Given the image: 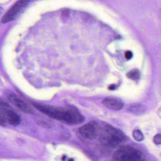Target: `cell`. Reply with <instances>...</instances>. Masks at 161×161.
Masks as SVG:
<instances>
[{
    "mask_svg": "<svg viewBox=\"0 0 161 161\" xmlns=\"http://www.w3.org/2000/svg\"><path fill=\"white\" fill-rule=\"evenodd\" d=\"M33 105L38 110L51 118L67 124H80L84 121V117L74 108H58L37 103H33Z\"/></svg>",
    "mask_w": 161,
    "mask_h": 161,
    "instance_id": "obj_1",
    "label": "cell"
},
{
    "mask_svg": "<svg viewBox=\"0 0 161 161\" xmlns=\"http://www.w3.org/2000/svg\"><path fill=\"white\" fill-rule=\"evenodd\" d=\"M100 138L104 144L111 147H116L127 140V138L123 133L109 126H105L100 134Z\"/></svg>",
    "mask_w": 161,
    "mask_h": 161,
    "instance_id": "obj_2",
    "label": "cell"
},
{
    "mask_svg": "<svg viewBox=\"0 0 161 161\" xmlns=\"http://www.w3.org/2000/svg\"><path fill=\"white\" fill-rule=\"evenodd\" d=\"M141 152L130 146L120 148L115 153L114 161H144Z\"/></svg>",
    "mask_w": 161,
    "mask_h": 161,
    "instance_id": "obj_3",
    "label": "cell"
},
{
    "mask_svg": "<svg viewBox=\"0 0 161 161\" xmlns=\"http://www.w3.org/2000/svg\"><path fill=\"white\" fill-rule=\"evenodd\" d=\"M29 2V1H20L18 2L3 16L2 22L3 23H5L15 19L16 16L19 14L24 8L28 5Z\"/></svg>",
    "mask_w": 161,
    "mask_h": 161,
    "instance_id": "obj_4",
    "label": "cell"
},
{
    "mask_svg": "<svg viewBox=\"0 0 161 161\" xmlns=\"http://www.w3.org/2000/svg\"><path fill=\"white\" fill-rule=\"evenodd\" d=\"M1 114L6 122L10 125L16 126L19 125L21 118L17 113L10 109V108H5L0 111Z\"/></svg>",
    "mask_w": 161,
    "mask_h": 161,
    "instance_id": "obj_5",
    "label": "cell"
},
{
    "mask_svg": "<svg viewBox=\"0 0 161 161\" xmlns=\"http://www.w3.org/2000/svg\"><path fill=\"white\" fill-rule=\"evenodd\" d=\"M9 99L14 105L19 109L21 111H23L26 114H32L34 111L31 107L27 103L19 98L14 94H11L9 96Z\"/></svg>",
    "mask_w": 161,
    "mask_h": 161,
    "instance_id": "obj_6",
    "label": "cell"
},
{
    "mask_svg": "<svg viewBox=\"0 0 161 161\" xmlns=\"http://www.w3.org/2000/svg\"><path fill=\"white\" fill-rule=\"evenodd\" d=\"M79 132L83 137L87 139H94L97 137V128L91 123L82 126L79 129Z\"/></svg>",
    "mask_w": 161,
    "mask_h": 161,
    "instance_id": "obj_7",
    "label": "cell"
},
{
    "mask_svg": "<svg viewBox=\"0 0 161 161\" xmlns=\"http://www.w3.org/2000/svg\"><path fill=\"white\" fill-rule=\"evenodd\" d=\"M103 104L106 107L113 110H120L123 106V102L118 99L114 98L104 99L103 101Z\"/></svg>",
    "mask_w": 161,
    "mask_h": 161,
    "instance_id": "obj_8",
    "label": "cell"
},
{
    "mask_svg": "<svg viewBox=\"0 0 161 161\" xmlns=\"http://www.w3.org/2000/svg\"><path fill=\"white\" fill-rule=\"evenodd\" d=\"M128 111L133 114L139 115L144 111V108L142 105L137 104L129 107Z\"/></svg>",
    "mask_w": 161,
    "mask_h": 161,
    "instance_id": "obj_9",
    "label": "cell"
},
{
    "mask_svg": "<svg viewBox=\"0 0 161 161\" xmlns=\"http://www.w3.org/2000/svg\"><path fill=\"white\" fill-rule=\"evenodd\" d=\"M127 76L129 79H132L134 80H138L140 79V73L139 70L135 69L129 71L127 74Z\"/></svg>",
    "mask_w": 161,
    "mask_h": 161,
    "instance_id": "obj_10",
    "label": "cell"
},
{
    "mask_svg": "<svg viewBox=\"0 0 161 161\" xmlns=\"http://www.w3.org/2000/svg\"><path fill=\"white\" fill-rule=\"evenodd\" d=\"M132 134L133 137L136 141L140 142L144 139V136L140 130H138V129L134 130Z\"/></svg>",
    "mask_w": 161,
    "mask_h": 161,
    "instance_id": "obj_11",
    "label": "cell"
},
{
    "mask_svg": "<svg viewBox=\"0 0 161 161\" xmlns=\"http://www.w3.org/2000/svg\"><path fill=\"white\" fill-rule=\"evenodd\" d=\"M154 143L156 145H159L161 143V136L160 134H157L154 137Z\"/></svg>",
    "mask_w": 161,
    "mask_h": 161,
    "instance_id": "obj_12",
    "label": "cell"
},
{
    "mask_svg": "<svg viewBox=\"0 0 161 161\" xmlns=\"http://www.w3.org/2000/svg\"><path fill=\"white\" fill-rule=\"evenodd\" d=\"M10 106L6 102L0 100V110L5 109V108H9Z\"/></svg>",
    "mask_w": 161,
    "mask_h": 161,
    "instance_id": "obj_13",
    "label": "cell"
},
{
    "mask_svg": "<svg viewBox=\"0 0 161 161\" xmlns=\"http://www.w3.org/2000/svg\"><path fill=\"white\" fill-rule=\"evenodd\" d=\"M133 56V53L131 51H127L126 52L125 54V57L126 59L130 60V59L132 58Z\"/></svg>",
    "mask_w": 161,
    "mask_h": 161,
    "instance_id": "obj_14",
    "label": "cell"
},
{
    "mask_svg": "<svg viewBox=\"0 0 161 161\" xmlns=\"http://www.w3.org/2000/svg\"><path fill=\"white\" fill-rule=\"evenodd\" d=\"M6 121L4 120L3 117L0 115V125L1 126H5Z\"/></svg>",
    "mask_w": 161,
    "mask_h": 161,
    "instance_id": "obj_15",
    "label": "cell"
},
{
    "mask_svg": "<svg viewBox=\"0 0 161 161\" xmlns=\"http://www.w3.org/2000/svg\"><path fill=\"white\" fill-rule=\"evenodd\" d=\"M69 12L68 10H65L64 11H63V17L65 18H67V17L69 16Z\"/></svg>",
    "mask_w": 161,
    "mask_h": 161,
    "instance_id": "obj_16",
    "label": "cell"
},
{
    "mask_svg": "<svg viewBox=\"0 0 161 161\" xmlns=\"http://www.w3.org/2000/svg\"><path fill=\"white\" fill-rule=\"evenodd\" d=\"M108 88L110 90H114L116 88V86L114 84H112L109 86V87H108Z\"/></svg>",
    "mask_w": 161,
    "mask_h": 161,
    "instance_id": "obj_17",
    "label": "cell"
},
{
    "mask_svg": "<svg viewBox=\"0 0 161 161\" xmlns=\"http://www.w3.org/2000/svg\"><path fill=\"white\" fill-rule=\"evenodd\" d=\"M62 161H65L66 159V156H63V157L62 158Z\"/></svg>",
    "mask_w": 161,
    "mask_h": 161,
    "instance_id": "obj_18",
    "label": "cell"
},
{
    "mask_svg": "<svg viewBox=\"0 0 161 161\" xmlns=\"http://www.w3.org/2000/svg\"><path fill=\"white\" fill-rule=\"evenodd\" d=\"M3 9L1 7H0V14H1L2 12H3Z\"/></svg>",
    "mask_w": 161,
    "mask_h": 161,
    "instance_id": "obj_19",
    "label": "cell"
},
{
    "mask_svg": "<svg viewBox=\"0 0 161 161\" xmlns=\"http://www.w3.org/2000/svg\"><path fill=\"white\" fill-rule=\"evenodd\" d=\"M68 161H74V160L72 158H70V159H69Z\"/></svg>",
    "mask_w": 161,
    "mask_h": 161,
    "instance_id": "obj_20",
    "label": "cell"
}]
</instances>
